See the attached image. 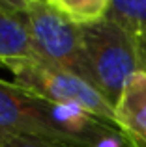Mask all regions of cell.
Returning a JSON list of instances; mask_svg holds the SVG:
<instances>
[{
	"label": "cell",
	"instance_id": "obj_1",
	"mask_svg": "<svg viewBox=\"0 0 146 147\" xmlns=\"http://www.w3.org/2000/svg\"><path fill=\"white\" fill-rule=\"evenodd\" d=\"M0 132L43 138L75 147H94L99 138L122 134L118 129L96 119L81 108L55 104L26 91L15 82H6L2 78Z\"/></svg>",
	"mask_w": 146,
	"mask_h": 147
},
{
	"label": "cell",
	"instance_id": "obj_2",
	"mask_svg": "<svg viewBox=\"0 0 146 147\" xmlns=\"http://www.w3.org/2000/svg\"><path fill=\"white\" fill-rule=\"evenodd\" d=\"M81 32L84 78L116 106L126 84L141 71L139 50L131 36L109 19L81 26Z\"/></svg>",
	"mask_w": 146,
	"mask_h": 147
},
{
	"label": "cell",
	"instance_id": "obj_3",
	"mask_svg": "<svg viewBox=\"0 0 146 147\" xmlns=\"http://www.w3.org/2000/svg\"><path fill=\"white\" fill-rule=\"evenodd\" d=\"M8 71L13 73V82L30 93L55 104L81 108L96 119L118 129L114 104L109 102L101 91L96 90L83 76L58 65H53L38 56L15 61L8 67Z\"/></svg>",
	"mask_w": 146,
	"mask_h": 147
},
{
	"label": "cell",
	"instance_id": "obj_4",
	"mask_svg": "<svg viewBox=\"0 0 146 147\" xmlns=\"http://www.w3.org/2000/svg\"><path fill=\"white\" fill-rule=\"evenodd\" d=\"M23 19L38 58L84 78L83 32L79 24L60 13L49 0H28Z\"/></svg>",
	"mask_w": 146,
	"mask_h": 147
},
{
	"label": "cell",
	"instance_id": "obj_5",
	"mask_svg": "<svg viewBox=\"0 0 146 147\" xmlns=\"http://www.w3.org/2000/svg\"><path fill=\"white\" fill-rule=\"evenodd\" d=\"M116 125L128 147H146V71H139L126 84L116 102Z\"/></svg>",
	"mask_w": 146,
	"mask_h": 147
},
{
	"label": "cell",
	"instance_id": "obj_6",
	"mask_svg": "<svg viewBox=\"0 0 146 147\" xmlns=\"http://www.w3.org/2000/svg\"><path fill=\"white\" fill-rule=\"evenodd\" d=\"M28 58H36V52L23 13L0 9V67L8 69L11 63Z\"/></svg>",
	"mask_w": 146,
	"mask_h": 147
},
{
	"label": "cell",
	"instance_id": "obj_7",
	"mask_svg": "<svg viewBox=\"0 0 146 147\" xmlns=\"http://www.w3.org/2000/svg\"><path fill=\"white\" fill-rule=\"evenodd\" d=\"M105 19L116 22L131 36L139 50L141 71H146V0H111Z\"/></svg>",
	"mask_w": 146,
	"mask_h": 147
},
{
	"label": "cell",
	"instance_id": "obj_8",
	"mask_svg": "<svg viewBox=\"0 0 146 147\" xmlns=\"http://www.w3.org/2000/svg\"><path fill=\"white\" fill-rule=\"evenodd\" d=\"M60 13L79 26L103 21L111 7V0H49Z\"/></svg>",
	"mask_w": 146,
	"mask_h": 147
},
{
	"label": "cell",
	"instance_id": "obj_9",
	"mask_svg": "<svg viewBox=\"0 0 146 147\" xmlns=\"http://www.w3.org/2000/svg\"><path fill=\"white\" fill-rule=\"evenodd\" d=\"M0 147H75V145L56 144V142H49V140H43V138L0 132Z\"/></svg>",
	"mask_w": 146,
	"mask_h": 147
},
{
	"label": "cell",
	"instance_id": "obj_10",
	"mask_svg": "<svg viewBox=\"0 0 146 147\" xmlns=\"http://www.w3.org/2000/svg\"><path fill=\"white\" fill-rule=\"evenodd\" d=\"M94 147H128V145H126V140L122 134H109V136L99 138L94 144Z\"/></svg>",
	"mask_w": 146,
	"mask_h": 147
},
{
	"label": "cell",
	"instance_id": "obj_11",
	"mask_svg": "<svg viewBox=\"0 0 146 147\" xmlns=\"http://www.w3.org/2000/svg\"><path fill=\"white\" fill-rule=\"evenodd\" d=\"M28 6V0H0V9L13 11V13H23Z\"/></svg>",
	"mask_w": 146,
	"mask_h": 147
}]
</instances>
